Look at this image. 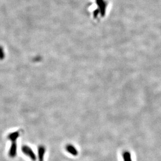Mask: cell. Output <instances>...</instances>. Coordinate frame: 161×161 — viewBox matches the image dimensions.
<instances>
[{
    "mask_svg": "<svg viewBox=\"0 0 161 161\" xmlns=\"http://www.w3.org/2000/svg\"><path fill=\"white\" fill-rule=\"evenodd\" d=\"M19 132L16 131L13 133H11L8 136V139L9 140H11L12 142H15L17 140V138L19 137Z\"/></svg>",
    "mask_w": 161,
    "mask_h": 161,
    "instance_id": "obj_6",
    "label": "cell"
},
{
    "mask_svg": "<svg viewBox=\"0 0 161 161\" xmlns=\"http://www.w3.org/2000/svg\"><path fill=\"white\" fill-rule=\"evenodd\" d=\"M5 58V53L2 46H0V60H3Z\"/></svg>",
    "mask_w": 161,
    "mask_h": 161,
    "instance_id": "obj_8",
    "label": "cell"
},
{
    "mask_svg": "<svg viewBox=\"0 0 161 161\" xmlns=\"http://www.w3.org/2000/svg\"><path fill=\"white\" fill-rule=\"evenodd\" d=\"M38 159L39 161H44V156L46 152V148L43 146H39L38 147Z\"/></svg>",
    "mask_w": 161,
    "mask_h": 161,
    "instance_id": "obj_3",
    "label": "cell"
},
{
    "mask_svg": "<svg viewBox=\"0 0 161 161\" xmlns=\"http://www.w3.org/2000/svg\"><path fill=\"white\" fill-rule=\"evenodd\" d=\"M123 161H132L131 154L129 151H125L123 154Z\"/></svg>",
    "mask_w": 161,
    "mask_h": 161,
    "instance_id": "obj_7",
    "label": "cell"
},
{
    "mask_svg": "<svg viewBox=\"0 0 161 161\" xmlns=\"http://www.w3.org/2000/svg\"><path fill=\"white\" fill-rule=\"evenodd\" d=\"M16 150H17V145L16 143V141L12 142V144L9 152V155L12 157H15L16 154Z\"/></svg>",
    "mask_w": 161,
    "mask_h": 161,
    "instance_id": "obj_5",
    "label": "cell"
},
{
    "mask_svg": "<svg viewBox=\"0 0 161 161\" xmlns=\"http://www.w3.org/2000/svg\"><path fill=\"white\" fill-rule=\"evenodd\" d=\"M109 5L108 0H91L87 5V11L94 21H99L106 17Z\"/></svg>",
    "mask_w": 161,
    "mask_h": 161,
    "instance_id": "obj_1",
    "label": "cell"
},
{
    "mask_svg": "<svg viewBox=\"0 0 161 161\" xmlns=\"http://www.w3.org/2000/svg\"><path fill=\"white\" fill-rule=\"evenodd\" d=\"M66 150L68 153L74 156H76L78 154V151L77 150V149L73 145L71 144L67 145L66 146Z\"/></svg>",
    "mask_w": 161,
    "mask_h": 161,
    "instance_id": "obj_4",
    "label": "cell"
},
{
    "mask_svg": "<svg viewBox=\"0 0 161 161\" xmlns=\"http://www.w3.org/2000/svg\"><path fill=\"white\" fill-rule=\"evenodd\" d=\"M21 151L25 154L30 157L32 161H36V159H37L36 155L35 154L32 148H30L29 146L24 145L21 148Z\"/></svg>",
    "mask_w": 161,
    "mask_h": 161,
    "instance_id": "obj_2",
    "label": "cell"
}]
</instances>
